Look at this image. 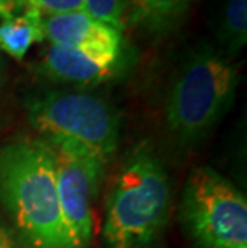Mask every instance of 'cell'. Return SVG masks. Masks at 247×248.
Instances as JSON below:
<instances>
[{
    "label": "cell",
    "instance_id": "1",
    "mask_svg": "<svg viewBox=\"0 0 247 248\" xmlns=\"http://www.w3.org/2000/svg\"><path fill=\"white\" fill-rule=\"evenodd\" d=\"M0 203L21 248H74L56 191L53 147L42 138L0 146Z\"/></svg>",
    "mask_w": 247,
    "mask_h": 248
},
{
    "label": "cell",
    "instance_id": "2",
    "mask_svg": "<svg viewBox=\"0 0 247 248\" xmlns=\"http://www.w3.org/2000/svg\"><path fill=\"white\" fill-rule=\"evenodd\" d=\"M170 181L149 146L133 147L106 200V248H154L169 218Z\"/></svg>",
    "mask_w": 247,
    "mask_h": 248
},
{
    "label": "cell",
    "instance_id": "3",
    "mask_svg": "<svg viewBox=\"0 0 247 248\" xmlns=\"http://www.w3.org/2000/svg\"><path fill=\"white\" fill-rule=\"evenodd\" d=\"M239 71L228 56L201 45L183 61L169 88L165 124L180 142L201 141L228 112Z\"/></svg>",
    "mask_w": 247,
    "mask_h": 248
},
{
    "label": "cell",
    "instance_id": "4",
    "mask_svg": "<svg viewBox=\"0 0 247 248\" xmlns=\"http://www.w3.org/2000/svg\"><path fill=\"white\" fill-rule=\"evenodd\" d=\"M31 126L50 146L85 152L106 163L119 146L120 117L97 94L50 90L29 98Z\"/></svg>",
    "mask_w": 247,
    "mask_h": 248
},
{
    "label": "cell",
    "instance_id": "5",
    "mask_svg": "<svg viewBox=\"0 0 247 248\" xmlns=\"http://www.w3.org/2000/svg\"><path fill=\"white\" fill-rule=\"evenodd\" d=\"M181 219L199 248H247V200L214 168L198 167L188 176Z\"/></svg>",
    "mask_w": 247,
    "mask_h": 248
},
{
    "label": "cell",
    "instance_id": "6",
    "mask_svg": "<svg viewBox=\"0 0 247 248\" xmlns=\"http://www.w3.org/2000/svg\"><path fill=\"white\" fill-rule=\"evenodd\" d=\"M55 154L56 191L63 219L74 248H88L93 239V202L104 165L85 152L51 146Z\"/></svg>",
    "mask_w": 247,
    "mask_h": 248
},
{
    "label": "cell",
    "instance_id": "7",
    "mask_svg": "<svg viewBox=\"0 0 247 248\" xmlns=\"http://www.w3.org/2000/svg\"><path fill=\"white\" fill-rule=\"evenodd\" d=\"M124 69L125 53L99 55L58 45H50L44 51L37 66L47 78L87 88L113 80Z\"/></svg>",
    "mask_w": 247,
    "mask_h": 248
},
{
    "label": "cell",
    "instance_id": "8",
    "mask_svg": "<svg viewBox=\"0 0 247 248\" xmlns=\"http://www.w3.org/2000/svg\"><path fill=\"white\" fill-rule=\"evenodd\" d=\"M42 32L51 45L99 55L124 53L122 31L92 18L83 10L42 18Z\"/></svg>",
    "mask_w": 247,
    "mask_h": 248
},
{
    "label": "cell",
    "instance_id": "9",
    "mask_svg": "<svg viewBox=\"0 0 247 248\" xmlns=\"http://www.w3.org/2000/svg\"><path fill=\"white\" fill-rule=\"evenodd\" d=\"M194 0H130L129 21L149 34L175 29L190 12Z\"/></svg>",
    "mask_w": 247,
    "mask_h": 248
},
{
    "label": "cell",
    "instance_id": "10",
    "mask_svg": "<svg viewBox=\"0 0 247 248\" xmlns=\"http://www.w3.org/2000/svg\"><path fill=\"white\" fill-rule=\"evenodd\" d=\"M42 13L29 5L23 13L0 23V50L15 60H23L35 42H44Z\"/></svg>",
    "mask_w": 247,
    "mask_h": 248
},
{
    "label": "cell",
    "instance_id": "11",
    "mask_svg": "<svg viewBox=\"0 0 247 248\" xmlns=\"http://www.w3.org/2000/svg\"><path fill=\"white\" fill-rule=\"evenodd\" d=\"M218 40L223 55H239L247 44V0H225L218 24Z\"/></svg>",
    "mask_w": 247,
    "mask_h": 248
},
{
    "label": "cell",
    "instance_id": "12",
    "mask_svg": "<svg viewBox=\"0 0 247 248\" xmlns=\"http://www.w3.org/2000/svg\"><path fill=\"white\" fill-rule=\"evenodd\" d=\"M130 0H83V12L101 23L122 31Z\"/></svg>",
    "mask_w": 247,
    "mask_h": 248
},
{
    "label": "cell",
    "instance_id": "13",
    "mask_svg": "<svg viewBox=\"0 0 247 248\" xmlns=\"http://www.w3.org/2000/svg\"><path fill=\"white\" fill-rule=\"evenodd\" d=\"M31 5H34L44 15H63L71 12H82L83 0H31Z\"/></svg>",
    "mask_w": 247,
    "mask_h": 248
},
{
    "label": "cell",
    "instance_id": "14",
    "mask_svg": "<svg viewBox=\"0 0 247 248\" xmlns=\"http://www.w3.org/2000/svg\"><path fill=\"white\" fill-rule=\"evenodd\" d=\"M31 5V0H0V18L10 19L18 16Z\"/></svg>",
    "mask_w": 247,
    "mask_h": 248
},
{
    "label": "cell",
    "instance_id": "15",
    "mask_svg": "<svg viewBox=\"0 0 247 248\" xmlns=\"http://www.w3.org/2000/svg\"><path fill=\"white\" fill-rule=\"evenodd\" d=\"M0 248H21L12 229H8L2 219H0Z\"/></svg>",
    "mask_w": 247,
    "mask_h": 248
},
{
    "label": "cell",
    "instance_id": "16",
    "mask_svg": "<svg viewBox=\"0 0 247 248\" xmlns=\"http://www.w3.org/2000/svg\"><path fill=\"white\" fill-rule=\"evenodd\" d=\"M0 87H2V71H0Z\"/></svg>",
    "mask_w": 247,
    "mask_h": 248
}]
</instances>
